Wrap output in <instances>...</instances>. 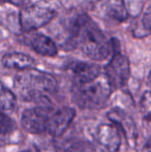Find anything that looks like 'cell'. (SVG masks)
<instances>
[{"label": "cell", "instance_id": "obj_1", "mask_svg": "<svg viewBox=\"0 0 151 152\" xmlns=\"http://www.w3.org/2000/svg\"><path fill=\"white\" fill-rule=\"evenodd\" d=\"M69 37L67 44L71 49L80 47L88 58L103 61L117 52L116 39H109L87 15H79L69 24Z\"/></svg>", "mask_w": 151, "mask_h": 152}, {"label": "cell", "instance_id": "obj_4", "mask_svg": "<svg viewBox=\"0 0 151 152\" xmlns=\"http://www.w3.org/2000/svg\"><path fill=\"white\" fill-rule=\"evenodd\" d=\"M53 8L42 4H27L19 14L20 27L24 32H32L48 25L56 17Z\"/></svg>", "mask_w": 151, "mask_h": 152}, {"label": "cell", "instance_id": "obj_19", "mask_svg": "<svg viewBox=\"0 0 151 152\" xmlns=\"http://www.w3.org/2000/svg\"><path fill=\"white\" fill-rule=\"evenodd\" d=\"M145 152H149V142H147V145H146V151Z\"/></svg>", "mask_w": 151, "mask_h": 152}, {"label": "cell", "instance_id": "obj_6", "mask_svg": "<svg viewBox=\"0 0 151 152\" xmlns=\"http://www.w3.org/2000/svg\"><path fill=\"white\" fill-rule=\"evenodd\" d=\"M104 76L112 91L123 88L131 76L128 58L119 51L113 53L109 63L105 67Z\"/></svg>", "mask_w": 151, "mask_h": 152}, {"label": "cell", "instance_id": "obj_8", "mask_svg": "<svg viewBox=\"0 0 151 152\" xmlns=\"http://www.w3.org/2000/svg\"><path fill=\"white\" fill-rule=\"evenodd\" d=\"M76 116L75 109L71 107H63L60 109H54L51 119L50 128L48 134L54 138H59L67 130Z\"/></svg>", "mask_w": 151, "mask_h": 152}, {"label": "cell", "instance_id": "obj_20", "mask_svg": "<svg viewBox=\"0 0 151 152\" xmlns=\"http://www.w3.org/2000/svg\"><path fill=\"white\" fill-rule=\"evenodd\" d=\"M22 152H30V151H22Z\"/></svg>", "mask_w": 151, "mask_h": 152}, {"label": "cell", "instance_id": "obj_15", "mask_svg": "<svg viewBox=\"0 0 151 152\" xmlns=\"http://www.w3.org/2000/svg\"><path fill=\"white\" fill-rule=\"evenodd\" d=\"M17 129V125L5 113L0 112V140L12 136Z\"/></svg>", "mask_w": 151, "mask_h": 152}, {"label": "cell", "instance_id": "obj_9", "mask_svg": "<svg viewBox=\"0 0 151 152\" xmlns=\"http://www.w3.org/2000/svg\"><path fill=\"white\" fill-rule=\"evenodd\" d=\"M107 117L123 132L127 139H137V128L133 118L119 108H114L107 114Z\"/></svg>", "mask_w": 151, "mask_h": 152}, {"label": "cell", "instance_id": "obj_18", "mask_svg": "<svg viewBox=\"0 0 151 152\" xmlns=\"http://www.w3.org/2000/svg\"><path fill=\"white\" fill-rule=\"evenodd\" d=\"M31 0H0V2H7V3H10L15 6H19V7H24Z\"/></svg>", "mask_w": 151, "mask_h": 152}, {"label": "cell", "instance_id": "obj_13", "mask_svg": "<svg viewBox=\"0 0 151 152\" xmlns=\"http://www.w3.org/2000/svg\"><path fill=\"white\" fill-rule=\"evenodd\" d=\"M17 109V95L0 82V112L12 114Z\"/></svg>", "mask_w": 151, "mask_h": 152}, {"label": "cell", "instance_id": "obj_17", "mask_svg": "<svg viewBox=\"0 0 151 152\" xmlns=\"http://www.w3.org/2000/svg\"><path fill=\"white\" fill-rule=\"evenodd\" d=\"M142 111H143V114L146 115L147 118H149L150 115V100H149V92H145L143 98H142Z\"/></svg>", "mask_w": 151, "mask_h": 152}, {"label": "cell", "instance_id": "obj_10", "mask_svg": "<svg viewBox=\"0 0 151 152\" xmlns=\"http://www.w3.org/2000/svg\"><path fill=\"white\" fill-rule=\"evenodd\" d=\"M71 70L73 72V82H87L94 80L101 75V66L90 62H75L71 66Z\"/></svg>", "mask_w": 151, "mask_h": 152}, {"label": "cell", "instance_id": "obj_14", "mask_svg": "<svg viewBox=\"0 0 151 152\" xmlns=\"http://www.w3.org/2000/svg\"><path fill=\"white\" fill-rule=\"evenodd\" d=\"M106 14L110 19L117 22H123L128 17L123 0H109L106 5Z\"/></svg>", "mask_w": 151, "mask_h": 152}, {"label": "cell", "instance_id": "obj_5", "mask_svg": "<svg viewBox=\"0 0 151 152\" xmlns=\"http://www.w3.org/2000/svg\"><path fill=\"white\" fill-rule=\"evenodd\" d=\"M54 108L48 104H37L36 107L24 111L21 124L27 132L32 134H48Z\"/></svg>", "mask_w": 151, "mask_h": 152}, {"label": "cell", "instance_id": "obj_3", "mask_svg": "<svg viewBox=\"0 0 151 152\" xmlns=\"http://www.w3.org/2000/svg\"><path fill=\"white\" fill-rule=\"evenodd\" d=\"M112 89L103 74L87 82H73L71 97L81 109L101 110L108 104Z\"/></svg>", "mask_w": 151, "mask_h": 152}, {"label": "cell", "instance_id": "obj_2", "mask_svg": "<svg viewBox=\"0 0 151 152\" xmlns=\"http://www.w3.org/2000/svg\"><path fill=\"white\" fill-rule=\"evenodd\" d=\"M17 95L28 102L50 104V97L58 90V81L52 74L35 68L20 70L14 81Z\"/></svg>", "mask_w": 151, "mask_h": 152}, {"label": "cell", "instance_id": "obj_12", "mask_svg": "<svg viewBox=\"0 0 151 152\" xmlns=\"http://www.w3.org/2000/svg\"><path fill=\"white\" fill-rule=\"evenodd\" d=\"M30 47L37 54L44 57H55L58 54V47L52 38L44 34H35L30 38Z\"/></svg>", "mask_w": 151, "mask_h": 152}, {"label": "cell", "instance_id": "obj_11", "mask_svg": "<svg viewBox=\"0 0 151 152\" xmlns=\"http://www.w3.org/2000/svg\"><path fill=\"white\" fill-rule=\"evenodd\" d=\"M1 63L5 68L19 70V72L32 68L35 65V61L32 57L19 52L6 53L1 58Z\"/></svg>", "mask_w": 151, "mask_h": 152}, {"label": "cell", "instance_id": "obj_16", "mask_svg": "<svg viewBox=\"0 0 151 152\" xmlns=\"http://www.w3.org/2000/svg\"><path fill=\"white\" fill-rule=\"evenodd\" d=\"M59 152H93V149L88 142L73 140L62 145Z\"/></svg>", "mask_w": 151, "mask_h": 152}, {"label": "cell", "instance_id": "obj_7", "mask_svg": "<svg viewBox=\"0 0 151 152\" xmlns=\"http://www.w3.org/2000/svg\"><path fill=\"white\" fill-rule=\"evenodd\" d=\"M120 144L118 127L111 123H103L97 127L91 146L93 152H118Z\"/></svg>", "mask_w": 151, "mask_h": 152}]
</instances>
